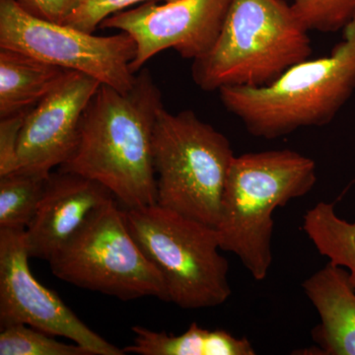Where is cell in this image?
<instances>
[{
	"instance_id": "obj_8",
	"label": "cell",
	"mask_w": 355,
	"mask_h": 355,
	"mask_svg": "<svg viewBox=\"0 0 355 355\" xmlns=\"http://www.w3.org/2000/svg\"><path fill=\"white\" fill-rule=\"evenodd\" d=\"M0 48L83 72L120 92L130 91L137 78L130 69L137 44L128 33L95 36L35 17L16 0H0Z\"/></svg>"
},
{
	"instance_id": "obj_12",
	"label": "cell",
	"mask_w": 355,
	"mask_h": 355,
	"mask_svg": "<svg viewBox=\"0 0 355 355\" xmlns=\"http://www.w3.org/2000/svg\"><path fill=\"white\" fill-rule=\"evenodd\" d=\"M114 198L93 180L60 170L51 172L36 214L26 229L30 259L50 261L96 209Z\"/></svg>"
},
{
	"instance_id": "obj_19",
	"label": "cell",
	"mask_w": 355,
	"mask_h": 355,
	"mask_svg": "<svg viewBox=\"0 0 355 355\" xmlns=\"http://www.w3.org/2000/svg\"><path fill=\"white\" fill-rule=\"evenodd\" d=\"M308 31H343L355 16V0H289Z\"/></svg>"
},
{
	"instance_id": "obj_17",
	"label": "cell",
	"mask_w": 355,
	"mask_h": 355,
	"mask_svg": "<svg viewBox=\"0 0 355 355\" xmlns=\"http://www.w3.org/2000/svg\"><path fill=\"white\" fill-rule=\"evenodd\" d=\"M48 177L19 170L0 176V229H27L36 214Z\"/></svg>"
},
{
	"instance_id": "obj_15",
	"label": "cell",
	"mask_w": 355,
	"mask_h": 355,
	"mask_svg": "<svg viewBox=\"0 0 355 355\" xmlns=\"http://www.w3.org/2000/svg\"><path fill=\"white\" fill-rule=\"evenodd\" d=\"M132 345L123 349L125 354L139 355H254L246 338H238L223 330H207L197 323L179 336L149 330L141 326L132 329Z\"/></svg>"
},
{
	"instance_id": "obj_13",
	"label": "cell",
	"mask_w": 355,
	"mask_h": 355,
	"mask_svg": "<svg viewBox=\"0 0 355 355\" xmlns=\"http://www.w3.org/2000/svg\"><path fill=\"white\" fill-rule=\"evenodd\" d=\"M302 286L321 319L312 331L319 354L355 355V289L349 272L329 261Z\"/></svg>"
},
{
	"instance_id": "obj_10",
	"label": "cell",
	"mask_w": 355,
	"mask_h": 355,
	"mask_svg": "<svg viewBox=\"0 0 355 355\" xmlns=\"http://www.w3.org/2000/svg\"><path fill=\"white\" fill-rule=\"evenodd\" d=\"M232 0H175L144 2L109 16L101 27L128 33L137 44L130 69L139 72L161 51L172 49L182 58L198 60L211 50Z\"/></svg>"
},
{
	"instance_id": "obj_5",
	"label": "cell",
	"mask_w": 355,
	"mask_h": 355,
	"mask_svg": "<svg viewBox=\"0 0 355 355\" xmlns=\"http://www.w3.org/2000/svg\"><path fill=\"white\" fill-rule=\"evenodd\" d=\"M234 157L227 137L193 111L161 109L153 132L157 205L216 227Z\"/></svg>"
},
{
	"instance_id": "obj_3",
	"label": "cell",
	"mask_w": 355,
	"mask_h": 355,
	"mask_svg": "<svg viewBox=\"0 0 355 355\" xmlns=\"http://www.w3.org/2000/svg\"><path fill=\"white\" fill-rule=\"evenodd\" d=\"M316 182V163L297 151L235 156L216 226L222 251L235 254L254 279H266L272 261L273 212L304 197Z\"/></svg>"
},
{
	"instance_id": "obj_6",
	"label": "cell",
	"mask_w": 355,
	"mask_h": 355,
	"mask_svg": "<svg viewBox=\"0 0 355 355\" xmlns=\"http://www.w3.org/2000/svg\"><path fill=\"white\" fill-rule=\"evenodd\" d=\"M130 234L162 275L169 302L216 307L231 295L229 263L216 227L159 205L125 209Z\"/></svg>"
},
{
	"instance_id": "obj_7",
	"label": "cell",
	"mask_w": 355,
	"mask_h": 355,
	"mask_svg": "<svg viewBox=\"0 0 355 355\" xmlns=\"http://www.w3.org/2000/svg\"><path fill=\"white\" fill-rule=\"evenodd\" d=\"M49 263L55 277L80 288L123 301L169 302L162 275L130 234L125 209L114 198L96 209Z\"/></svg>"
},
{
	"instance_id": "obj_11",
	"label": "cell",
	"mask_w": 355,
	"mask_h": 355,
	"mask_svg": "<svg viewBox=\"0 0 355 355\" xmlns=\"http://www.w3.org/2000/svg\"><path fill=\"white\" fill-rule=\"evenodd\" d=\"M101 83L69 70L62 83L28 112L21 130L15 171L50 175L71 155L84 112Z\"/></svg>"
},
{
	"instance_id": "obj_16",
	"label": "cell",
	"mask_w": 355,
	"mask_h": 355,
	"mask_svg": "<svg viewBox=\"0 0 355 355\" xmlns=\"http://www.w3.org/2000/svg\"><path fill=\"white\" fill-rule=\"evenodd\" d=\"M303 230L322 256L347 268L355 289V221L336 216L335 203L320 202L306 212Z\"/></svg>"
},
{
	"instance_id": "obj_4",
	"label": "cell",
	"mask_w": 355,
	"mask_h": 355,
	"mask_svg": "<svg viewBox=\"0 0 355 355\" xmlns=\"http://www.w3.org/2000/svg\"><path fill=\"white\" fill-rule=\"evenodd\" d=\"M312 55L309 31L286 0H232L209 53L193 62L203 91L268 85Z\"/></svg>"
},
{
	"instance_id": "obj_20",
	"label": "cell",
	"mask_w": 355,
	"mask_h": 355,
	"mask_svg": "<svg viewBox=\"0 0 355 355\" xmlns=\"http://www.w3.org/2000/svg\"><path fill=\"white\" fill-rule=\"evenodd\" d=\"M158 1V0H81L78 7L70 15L65 25L71 26L81 31L93 34L103 21L114 13L125 10L128 7L139 2ZM171 2L175 0H160Z\"/></svg>"
},
{
	"instance_id": "obj_22",
	"label": "cell",
	"mask_w": 355,
	"mask_h": 355,
	"mask_svg": "<svg viewBox=\"0 0 355 355\" xmlns=\"http://www.w3.org/2000/svg\"><path fill=\"white\" fill-rule=\"evenodd\" d=\"M81 0H16L23 9L35 17L64 24Z\"/></svg>"
},
{
	"instance_id": "obj_14",
	"label": "cell",
	"mask_w": 355,
	"mask_h": 355,
	"mask_svg": "<svg viewBox=\"0 0 355 355\" xmlns=\"http://www.w3.org/2000/svg\"><path fill=\"white\" fill-rule=\"evenodd\" d=\"M69 71L20 51L0 48V119L34 108Z\"/></svg>"
},
{
	"instance_id": "obj_21",
	"label": "cell",
	"mask_w": 355,
	"mask_h": 355,
	"mask_svg": "<svg viewBox=\"0 0 355 355\" xmlns=\"http://www.w3.org/2000/svg\"><path fill=\"white\" fill-rule=\"evenodd\" d=\"M30 110L0 119V176L15 171L17 167L18 141Z\"/></svg>"
},
{
	"instance_id": "obj_2",
	"label": "cell",
	"mask_w": 355,
	"mask_h": 355,
	"mask_svg": "<svg viewBox=\"0 0 355 355\" xmlns=\"http://www.w3.org/2000/svg\"><path fill=\"white\" fill-rule=\"evenodd\" d=\"M355 90V16L330 55L303 60L272 83L219 89L224 108L254 137L275 139L328 125Z\"/></svg>"
},
{
	"instance_id": "obj_1",
	"label": "cell",
	"mask_w": 355,
	"mask_h": 355,
	"mask_svg": "<svg viewBox=\"0 0 355 355\" xmlns=\"http://www.w3.org/2000/svg\"><path fill=\"white\" fill-rule=\"evenodd\" d=\"M162 94L148 69L120 92L101 84L89 102L71 155L58 167L103 184L125 209L157 205L153 132Z\"/></svg>"
},
{
	"instance_id": "obj_9",
	"label": "cell",
	"mask_w": 355,
	"mask_h": 355,
	"mask_svg": "<svg viewBox=\"0 0 355 355\" xmlns=\"http://www.w3.org/2000/svg\"><path fill=\"white\" fill-rule=\"evenodd\" d=\"M26 230L0 229V326L24 324L64 336L93 355H123L83 323L55 292L40 284L30 270Z\"/></svg>"
},
{
	"instance_id": "obj_18",
	"label": "cell",
	"mask_w": 355,
	"mask_h": 355,
	"mask_svg": "<svg viewBox=\"0 0 355 355\" xmlns=\"http://www.w3.org/2000/svg\"><path fill=\"white\" fill-rule=\"evenodd\" d=\"M0 355H93L77 343L58 342L53 336L24 324L1 327Z\"/></svg>"
}]
</instances>
